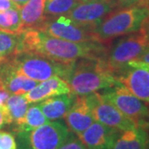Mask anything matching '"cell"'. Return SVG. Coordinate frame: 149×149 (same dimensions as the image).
<instances>
[{
	"label": "cell",
	"mask_w": 149,
	"mask_h": 149,
	"mask_svg": "<svg viewBox=\"0 0 149 149\" xmlns=\"http://www.w3.org/2000/svg\"><path fill=\"white\" fill-rule=\"evenodd\" d=\"M109 46L110 44L100 42H70L37 29H27L18 35L17 52H30L57 62L74 64L82 58L106 59Z\"/></svg>",
	"instance_id": "1"
},
{
	"label": "cell",
	"mask_w": 149,
	"mask_h": 149,
	"mask_svg": "<svg viewBox=\"0 0 149 149\" xmlns=\"http://www.w3.org/2000/svg\"><path fill=\"white\" fill-rule=\"evenodd\" d=\"M70 93L85 96L111 87L118 82L105 58H82L74 63L66 81Z\"/></svg>",
	"instance_id": "2"
},
{
	"label": "cell",
	"mask_w": 149,
	"mask_h": 149,
	"mask_svg": "<svg viewBox=\"0 0 149 149\" xmlns=\"http://www.w3.org/2000/svg\"><path fill=\"white\" fill-rule=\"evenodd\" d=\"M149 15L144 5L116 8L109 13L94 29L98 42L111 44L117 37L139 32L143 20Z\"/></svg>",
	"instance_id": "3"
},
{
	"label": "cell",
	"mask_w": 149,
	"mask_h": 149,
	"mask_svg": "<svg viewBox=\"0 0 149 149\" xmlns=\"http://www.w3.org/2000/svg\"><path fill=\"white\" fill-rule=\"evenodd\" d=\"M9 61L21 74L37 82L59 76L67 81L74 64L57 62L40 54L21 52L14 54Z\"/></svg>",
	"instance_id": "4"
},
{
	"label": "cell",
	"mask_w": 149,
	"mask_h": 149,
	"mask_svg": "<svg viewBox=\"0 0 149 149\" xmlns=\"http://www.w3.org/2000/svg\"><path fill=\"white\" fill-rule=\"evenodd\" d=\"M65 123L50 121L30 131L15 133L17 149H59L70 134Z\"/></svg>",
	"instance_id": "5"
},
{
	"label": "cell",
	"mask_w": 149,
	"mask_h": 149,
	"mask_svg": "<svg viewBox=\"0 0 149 149\" xmlns=\"http://www.w3.org/2000/svg\"><path fill=\"white\" fill-rule=\"evenodd\" d=\"M100 94L138 126L148 128L149 104L134 95L122 83L118 81L111 87L104 89Z\"/></svg>",
	"instance_id": "6"
},
{
	"label": "cell",
	"mask_w": 149,
	"mask_h": 149,
	"mask_svg": "<svg viewBox=\"0 0 149 149\" xmlns=\"http://www.w3.org/2000/svg\"><path fill=\"white\" fill-rule=\"evenodd\" d=\"M149 47V42L140 32L120 37L110 44L106 56V63L115 74L126 68L129 62L139 57Z\"/></svg>",
	"instance_id": "7"
},
{
	"label": "cell",
	"mask_w": 149,
	"mask_h": 149,
	"mask_svg": "<svg viewBox=\"0 0 149 149\" xmlns=\"http://www.w3.org/2000/svg\"><path fill=\"white\" fill-rule=\"evenodd\" d=\"M36 29L49 36L70 42H98L92 29L79 25L67 15L45 17Z\"/></svg>",
	"instance_id": "8"
},
{
	"label": "cell",
	"mask_w": 149,
	"mask_h": 149,
	"mask_svg": "<svg viewBox=\"0 0 149 149\" xmlns=\"http://www.w3.org/2000/svg\"><path fill=\"white\" fill-rule=\"evenodd\" d=\"M95 121L119 131L136 128L138 125L98 92L87 95Z\"/></svg>",
	"instance_id": "9"
},
{
	"label": "cell",
	"mask_w": 149,
	"mask_h": 149,
	"mask_svg": "<svg viewBox=\"0 0 149 149\" xmlns=\"http://www.w3.org/2000/svg\"><path fill=\"white\" fill-rule=\"evenodd\" d=\"M116 7L110 0H91L78 3L66 14L70 19L94 31L100 22Z\"/></svg>",
	"instance_id": "10"
},
{
	"label": "cell",
	"mask_w": 149,
	"mask_h": 149,
	"mask_svg": "<svg viewBox=\"0 0 149 149\" xmlns=\"http://www.w3.org/2000/svg\"><path fill=\"white\" fill-rule=\"evenodd\" d=\"M116 77L134 95L149 104L148 67L128 65L116 74Z\"/></svg>",
	"instance_id": "11"
},
{
	"label": "cell",
	"mask_w": 149,
	"mask_h": 149,
	"mask_svg": "<svg viewBox=\"0 0 149 149\" xmlns=\"http://www.w3.org/2000/svg\"><path fill=\"white\" fill-rule=\"evenodd\" d=\"M64 118L67 128L76 136L89 128L95 122V118L87 95H76L74 103L65 113Z\"/></svg>",
	"instance_id": "12"
},
{
	"label": "cell",
	"mask_w": 149,
	"mask_h": 149,
	"mask_svg": "<svg viewBox=\"0 0 149 149\" xmlns=\"http://www.w3.org/2000/svg\"><path fill=\"white\" fill-rule=\"evenodd\" d=\"M39 82L21 74L9 59L0 62V85L11 95H23Z\"/></svg>",
	"instance_id": "13"
},
{
	"label": "cell",
	"mask_w": 149,
	"mask_h": 149,
	"mask_svg": "<svg viewBox=\"0 0 149 149\" xmlns=\"http://www.w3.org/2000/svg\"><path fill=\"white\" fill-rule=\"evenodd\" d=\"M120 132L95 121L77 137L87 149H110Z\"/></svg>",
	"instance_id": "14"
},
{
	"label": "cell",
	"mask_w": 149,
	"mask_h": 149,
	"mask_svg": "<svg viewBox=\"0 0 149 149\" xmlns=\"http://www.w3.org/2000/svg\"><path fill=\"white\" fill-rule=\"evenodd\" d=\"M70 93L68 83L59 76H52L41 81L34 88L23 95L28 104H35L46 99Z\"/></svg>",
	"instance_id": "15"
},
{
	"label": "cell",
	"mask_w": 149,
	"mask_h": 149,
	"mask_svg": "<svg viewBox=\"0 0 149 149\" xmlns=\"http://www.w3.org/2000/svg\"><path fill=\"white\" fill-rule=\"evenodd\" d=\"M149 133L147 128H136L121 131L110 149H148Z\"/></svg>",
	"instance_id": "16"
},
{
	"label": "cell",
	"mask_w": 149,
	"mask_h": 149,
	"mask_svg": "<svg viewBox=\"0 0 149 149\" xmlns=\"http://www.w3.org/2000/svg\"><path fill=\"white\" fill-rule=\"evenodd\" d=\"M76 95L72 93L53 96L39 102L38 105L49 121L59 120L64 118L74 103Z\"/></svg>",
	"instance_id": "17"
},
{
	"label": "cell",
	"mask_w": 149,
	"mask_h": 149,
	"mask_svg": "<svg viewBox=\"0 0 149 149\" xmlns=\"http://www.w3.org/2000/svg\"><path fill=\"white\" fill-rule=\"evenodd\" d=\"M45 3L46 0H28L20 7L22 32L36 29L42 23L45 18Z\"/></svg>",
	"instance_id": "18"
},
{
	"label": "cell",
	"mask_w": 149,
	"mask_h": 149,
	"mask_svg": "<svg viewBox=\"0 0 149 149\" xmlns=\"http://www.w3.org/2000/svg\"><path fill=\"white\" fill-rule=\"evenodd\" d=\"M50 122L38 105V103L30 104L23 118L19 121L12 124L14 133L24 131H30Z\"/></svg>",
	"instance_id": "19"
},
{
	"label": "cell",
	"mask_w": 149,
	"mask_h": 149,
	"mask_svg": "<svg viewBox=\"0 0 149 149\" xmlns=\"http://www.w3.org/2000/svg\"><path fill=\"white\" fill-rule=\"evenodd\" d=\"M0 31L19 35L22 32L20 8L0 12Z\"/></svg>",
	"instance_id": "20"
},
{
	"label": "cell",
	"mask_w": 149,
	"mask_h": 149,
	"mask_svg": "<svg viewBox=\"0 0 149 149\" xmlns=\"http://www.w3.org/2000/svg\"><path fill=\"white\" fill-rule=\"evenodd\" d=\"M30 104H28L24 95H11L6 103V107L12 120V124L19 121L25 115Z\"/></svg>",
	"instance_id": "21"
},
{
	"label": "cell",
	"mask_w": 149,
	"mask_h": 149,
	"mask_svg": "<svg viewBox=\"0 0 149 149\" xmlns=\"http://www.w3.org/2000/svg\"><path fill=\"white\" fill-rule=\"evenodd\" d=\"M78 3V0H46L45 17L66 15Z\"/></svg>",
	"instance_id": "22"
},
{
	"label": "cell",
	"mask_w": 149,
	"mask_h": 149,
	"mask_svg": "<svg viewBox=\"0 0 149 149\" xmlns=\"http://www.w3.org/2000/svg\"><path fill=\"white\" fill-rule=\"evenodd\" d=\"M17 45L18 35L0 31V62L16 54Z\"/></svg>",
	"instance_id": "23"
},
{
	"label": "cell",
	"mask_w": 149,
	"mask_h": 149,
	"mask_svg": "<svg viewBox=\"0 0 149 149\" xmlns=\"http://www.w3.org/2000/svg\"><path fill=\"white\" fill-rule=\"evenodd\" d=\"M0 149H17L16 137L13 133L0 130Z\"/></svg>",
	"instance_id": "24"
},
{
	"label": "cell",
	"mask_w": 149,
	"mask_h": 149,
	"mask_svg": "<svg viewBox=\"0 0 149 149\" xmlns=\"http://www.w3.org/2000/svg\"><path fill=\"white\" fill-rule=\"evenodd\" d=\"M59 149H87L85 146L81 143L80 139L74 134L70 133L68 139L64 143L61 145V147Z\"/></svg>",
	"instance_id": "25"
},
{
	"label": "cell",
	"mask_w": 149,
	"mask_h": 149,
	"mask_svg": "<svg viewBox=\"0 0 149 149\" xmlns=\"http://www.w3.org/2000/svg\"><path fill=\"white\" fill-rule=\"evenodd\" d=\"M128 65L130 66H144L149 68V47L139 57L135 59L134 61L129 62Z\"/></svg>",
	"instance_id": "26"
},
{
	"label": "cell",
	"mask_w": 149,
	"mask_h": 149,
	"mask_svg": "<svg viewBox=\"0 0 149 149\" xmlns=\"http://www.w3.org/2000/svg\"><path fill=\"white\" fill-rule=\"evenodd\" d=\"M112 3L116 7V8H126L131 6L144 5L146 0H110Z\"/></svg>",
	"instance_id": "27"
},
{
	"label": "cell",
	"mask_w": 149,
	"mask_h": 149,
	"mask_svg": "<svg viewBox=\"0 0 149 149\" xmlns=\"http://www.w3.org/2000/svg\"><path fill=\"white\" fill-rule=\"evenodd\" d=\"M12 120L6 105L0 106V130L5 125H11Z\"/></svg>",
	"instance_id": "28"
},
{
	"label": "cell",
	"mask_w": 149,
	"mask_h": 149,
	"mask_svg": "<svg viewBox=\"0 0 149 149\" xmlns=\"http://www.w3.org/2000/svg\"><path fill=\"white\" fill-rule=\"evenodd\" d=\"M20 8V7L12 0H0V12L9 8Z\"/></svg>",
	"instance_id": "29"
},
{
	"label": "cell",
	"mask_w": 149,
	"mask_h": 149,
	"mask_svg": "<svg viewBox=\"0 0 149 149\" xmlns=\"http://www.w3.org/2000/svg\"><path fill=\"white\" fill-rule=\"evenodd\" d=\"M139 32L143 35L144 37L147 39V41L149 42V15L143 22Z\"/></svg>",
	"instance_id": "30"
},
{
	"label": "cell",
	"mask_w": 149,
	"mask_h": 149,
	"mask_svg": "<svg viewBox=\"0 0 149 149\" xmlns=\"http://www.w3.org/2000/svg\"><path fill=\"white\" fill-rule=\"evenodd\" d=\"M10 95V93L8 91H6L5 89L0 85V106L6 105V103H7Z\"/></svg>",
	"instance_id": "31"
},
{
	"label": "cell",
	"mask_w": 149,
	"mask_h": 149,
	"mask_svg": "<svg viewBox=\"0 0 149 149\" xmlns=\"http://www.w3.org/2000/svg\"><path fill=\"white\" fill-rule=\"evenodd\" d=\"M12 1H13V2H14L15 3H17L19 7H21V6H22L23 4H25L28 0H12Z\"/></svg>",
	"instance_id": "32"
},
{
	"label": "cell",
	"mask_w": 149,
	"mask_h": 149,
	"mask_svg": "<svg viewBox=\"0 0 149 149\" xmlns=\"http://www.w3.org/2000/svg\"><path fill=\"white\" fill-rule=\"evenodd\" d=\"M145 6L148 8V9L149 10V0H146L145 1Z\"/></svg>",
	"instance_id": "33"
},
{
	"label": "cell",
	"mask_w": 149,
	"mask_h": 149,
	"mask_svg": "<svg viewBox=\"0 0 149 149\" xmlns=\"http://www.w3.org/2000/svg\"><path fill=\"white\" fill-rule=\"evenodd\" d=\"M87 1H91V0H78L79 3H81V2H87Z\"/></svg>",
	"instance_id": "34"
},
{
	"label": "cell",
	"mask_w": 149,
	"mask_h": 149,
	"mask_svg": "<svg viewBox=\"0 0 149 149\" xmlns=\"http://www.w3.org/2000/svg\"><path fill=\"white\" fill-rule=\"evenodd\" d=\"M148 133H149V125H148Z\"/></svg>",
	"instance_id": "35"
},
{
	"label": "cell",
	"mask_w": 149,
	"mask_h": 149,
	"mask_svg": "<svg viewBox=\"0 0 149 149\" xmlns=\"http://www.w3.org/2000/svg\"><path fill=\"white\" fill-rule=\"evenodd\" d=\"M148 149H149V148H148Z\"/></svg>",
	"instance_id": "36"
}]
</instances>
